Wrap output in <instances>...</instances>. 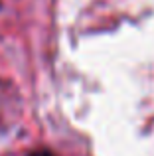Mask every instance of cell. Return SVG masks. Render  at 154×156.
Returning a JSON list of instances; mask_svg holds the SVG:
<instances>
[{
    "label": "cell",
    "instance_id": "obj_1",
    "mask_svg": "<svg viewBox=\"0 0 154 156\" xmlns=\"http://www.w3.org/2000/svg\"><path fill=\"white\" fill-rule=\"evenodd\" d=\"M28 156H58V154L50 148H38V150H34V152H30Z\"/></svg>",
    "mask_w": 154,
    "mask_h": 156
},
{
    "label": "cell",
    "instance_id": "obj_2",
    "mask_svg": "<svg viewBox=\"0 0 154 156\" xmlns=\"http://www.w3.org/2000/svg\"><path fill=\"white\" fill-rule=\"evenodd\" d=\"M0 8H2V0H0Z\"/></svg>",
    "mask_w": 154,
    "mask_h": 156
}]
</instances>
